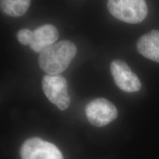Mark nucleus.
I'll list each match as a JSON object with an SVG mask.
<instances>
[{"label": "nucleus", "mask_w": 159, "mask_h": 159, "mask_svg": "<svg viewBox=\"0 0 159 159\" xmlns=\"http://www.w3.org/2000/svg\"><path fill=\"white\" fill-rule=\"evenodd\" d=\"M77 52L76 45L68 40L55 43L39 54L40 68L49 75H58L68 68Z\"/></svg>", "instance_id": "obj_1"}, {"label": "nucleus", "mask_w": 159, "mask_h": 159, "mask_svg": "<svg viewBox=\"0 0 159 159\" xmlns=\"http://www.w3.org/2000/svg\"><path fill=\"white\" fill-rule=\"evenodd\" d=\"M108 9L116 19L128 24H138L148 13L145 0H108Z\"/></svg>", "instance_id": "obj_2"}, {"label": "nucleus", "mask_w": 159, "mask_h": 159, "mask_svg": "<svg viewBox=\"0 0 159 159\" xmlns=\"http://www.w3.org/2000/svg\"><path fill=\"white\" fill-rule=\"evenodd\" d=\"M42 89L46 97L60 110L68 108L71 99L64 77L60 75H45L42 80Z\"/></svg>", "instance_id": "obj_3"}, {"label": "nucleus", "mask_w": 159, "mask_h": 159, "mask_svg": "<svg viewBox=\"0 0 159 159\" xmlns=\"http://www.w3.org/2000/svg\"><path fill=\"white\" fill-rule=\"evenodd\" d=\"M89 122L95 127H103L116 119L118 112L115 105L104 98L91 100L85 107Z\"/></svg>", "instance_id": "obj_4"}, {"label": "nucleus", "mask_w": 159, "mask_h": 159, "mask_svg": "<svg viewBox=\"0 0 159 159\" xmlns=\"http://www.w3.org/2000/svg\"><path fill=\"white\" fill-rule=\"evenodd\" d=\"M20 154L21 159H63L55 144L36 137L24 142Z\"/></svg>", "instance_id": "obj_5"}, {"label": "nucleus", "mask_w": 159, "mask_h": 159, "mask_svg": "<svg viewBox=\"0 0 159 159\" xmlns=\"http://www.w3.org/2000/svg\"><path fill=\"white\" fill-rule=\"evenodd\" d=\"M110 69L114 82L121 90L133 93L141 89L140 80L130 67L122 60H114L111 63Z\"/></svg>", "instance_id": "obj_6"}, {"label": "nucleus", "mask_w": 159, "mask_h": 159, "mask_svg": "<svg viewBox=\"0 0 159 159\" xmlns=\"http://www.w3.org/2000/svg\"><path fill=\"white\" fill-rule=\"evenodd\" d=\"M58 37V30L54 25H42L33 31V39L30 47L35 52L40 54L43 49L54 44Z\"/></svg>", "instance_id": "obj_7"}, {"label": "nucleus", "mask_w": 159, "mask_h": 159, "mask_svg": "<svg viewBox=\"0 0 159 159\" xmlns=\"http://www.w3.org/2000/svg\"><path fill=\"white\" fill-rule=\"evenodd\" d=\"M137 49L146 58L159 63V30H153L138 40Z\"/></svg>", "instance_id": "obj_8"}, {"label": "nucleus", "mask_w": 159, "mask_h": 159, "mask_svg": "<svg viewBox=\"0 0 159 159\" xmlns=\"http://www.w3.org/2000/svg\"><path fill=\"white\" fill-rule=\"evenodd\" d=\"M30 3L31 0H0L2 11L13 17L23 16L27 11Z\"/></svg>", "instance_id": "obj_9"}, {"label": "nucleus", "mask_w": 159, "mask_h": 159, "mask_svg": "<svg viewBox=\"0 0 159 159\" xmlns=\"http://www.w3.org/2000/svg\"><path fill=\"white\" fill-rule=\"evenodd\" d=\"M17 39L22 45H30L33 39V31L29 29H21L17 33Z\"/></svg>", "instance_id": "obj_10"}]
</instances>
